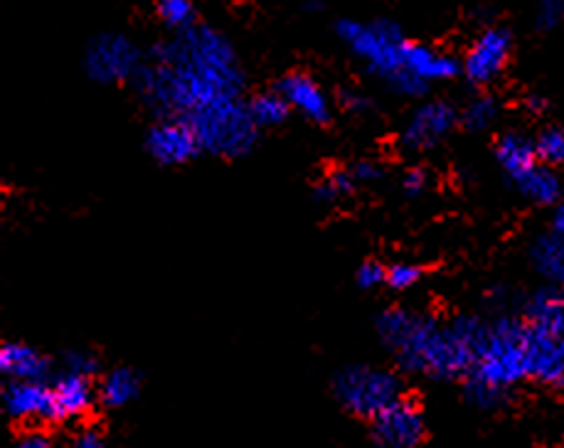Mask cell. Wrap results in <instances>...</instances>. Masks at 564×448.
I'll use <instances>...</instances> for the list:
<instances>
[{
    "label": "cell",
    "instance_id": "obj_31",
    "mask_svg": "<svg viewBox=\"0 0 564 448\" xmlns=\"http://www.w3.org/2000/svg\"><path fill=\"white\" fill-rule=\"evenodd\" d=\"M65 368L67 372H77V374H89L97 370V360H94L89 352H82V350H75L69 352V356L65 358Z\"/></svg>",
    "mask_w": 564,
    "mask_h": 448
},
{
    "label": "cell",
    "instance_id": "obj_28",
    "mask_svg": "<svg viewBox=\"0 0 564 448\" xmlns=\"http://www.w3.org/2000/svg\"><path fill=\"white\" fill-rule=\"evenodd\" d=\"M420 278H422V269L420 266H414V264H392L388 269V281H384V284H388L394 291H410V288H414L416 284H420Z\"/></svg>",
    "mask_w": 564,
    "mask_h": 448
},
{
    "label": "cell",
    "instance_id": "obj_18",
    "mask_svg": "<svg viewBox=\"0 0 564 448\" xmlns=\"http://www.w3.org/2000/svg\"><path fill=\"white\" fill-rule=\"evenodd\" d=\"M496 155H498L500 168L506 171V175L513 183L540 163L535 141L528 139L525 133H518V131H510V133L500 135L498 145H496Z\"/></svg>",
    "mask_w": 564,
    "mask_h": 448
},
{
    "label": "cell",
    "instance_id": "obj_21",
    "mask_svg": "<svg viewBox=\"0 0 564 448\" xmlns=\"http://www.w3.org/2000/svg\"><path fill=\"white\" fill-rule=\"evenodd\" d=\"M530 259L542 278L564 288V237L555 232L538 237L530 249Z\"/></svg>",
    "mask_w": 564,
    "mask_h": 448
},
{
    "label": "cell",
    "instance_id": "obj_34",
    "mask_svg": "<svg viewBox=\"0 0 564 448\" xmlns=\"http://www.w3.org/2000/svg\"><path fill=\"white\" fill-rule=\"evenodd\" d=\"M350 173H352L355 183H372V181H378V178H380V168H378V163H370V161H360V163H355L352 168H350Z\"/></svg>",
    "mask_w": 564,
    "mask_h": 448
},
{
    "label": "cell",
    "instance_id": "obj_2",
    "mask_svg": "<svg viewBox=\"0 0 564 448\" xmlns=\"http://www.w3.org/2000/svg\"><path fill=\"white\" fill-rule=\"evenodd\" d=\"M486 323L458 318L452 326H438L430 316L390 308L378 318V332L397 362L406 372L426 374L434 380L466 378L474 368L476 350Z\"/></svg>",
    "mask_w": 564,
    "mask_h": 448
},
{
    "label": "cell",
    "instance_id": "obj_19",
    "mask_svg": "<svg viewBox=\"0 0 564 448\" xmlns=\"http://www.w3.org/2000/svg\"><path fill=\"white\" fill-rule=\"evenodd\" d=\"M0 370L10 382H43L47 374V360L23 342H6L0 350Z\"/></svg>",
    "mask_w": 564,
    "mask_h": 448
},
{
    "label": "cell",
    "instance_id": "obj_13",
    "mask_svg": "<svg viewBox=\"0 0 564 448\" xmlns=\"http://www.w3.org/2000/svg\"><path fill=\"white\" fill-rule=\"evenodd\" d=\"M528 370L530 380L564 387V338L545 336L528 326Z\"/></svg>",
    "mask_w": 564,
    "mask_h": 448
},
{
    "label": "cell",
    "instance_id": "obj_9",
    "mask_svg": "<svg viewBox=\"0 0 564 448\" xmlns=\"http://www.w3.org/2000/svg\"><path fill=\"white\" fill-rule=\"evenodd\" d=\"M456 123H462V119H458L454 103L444 99L426 101L420 109H414L410 121L404 123L402 145L406 151L416 153L430 151L456 129Z\"/></svg>",
    "mask_w": 564,
    "mask_h": 448
},
{
    "label": "cell",
    "instance_id": "obj_23",
    "mask_svg": "<svg viewBox=\"0 0 564 448\" xmlns=\"http://www.w3.org/2000/svg\"><path fill=\"white\" fill-rule=\"evenodd\" d=\"M249 111H252V119L257 121L259 129H271V127H281V123L289 119L291 107L274 89V91H261L257 97L249 99Z\"/></svg>",
    "mask_w": 564,
    "mask_h": 448
},
{
    "label": "cell",
    "instance_id": "obj_16",
    "mask_svg": "<svg viewBox=\"0 0 564 448\" xmlns=\"http://www.w3.org/2000/svg\"><path fill=\"white\" fill-rule=\"evenodd\" d=\"M525 323L545 336L564 338V288H540L525 306Z\"/></svg>",
    "mask_w": 564,
    "mask_h": 448
},
{
    "label": "cell",
    "instance_id": "obj_25",
    "mask_svg": "<svg viewBox=\"0 0 564 448\" xmlns=\"http://www.w3.org/2000/svg\"><path fill=\"white\" fill-rule=\"evenodd\" d=\"M458 119L468 131H486L498 119V101L488 94H480L466 103L464 111H458Z\"/></svg>",
    "mask_w": 564,
    "mask_h": 448
},
{
    "label": "cell",
    "instance_id": "obj_7",
    "mask_svg": "<svg viewBox=\"0 0 564 448\" xmlns=\"http://www.w3.org/2000/svg\"><path fill=\"white\" fill-rule=\"evenodd\" d=\"M139 45L123 33H101L85 50V72L97 85H121L139 77L143 67Z\"/></svg>",
    "mask_w": 564,
    "mask_h": 448
},
{
    "label": "cell",
    "instance_id": "obj_37",
    "mask_svg": "<svg viewBox=\"0 0 564 448\" xmlns=\"http://www.w3.org/2000/svg\"><path fill=\"white\" fill-rule=\"evenodd\" d=\"M346 101H348V107L350 109H365V107H370V101L368 99H362V97H350V94H348V97H346Z\"/></svg>",
    "mask_w": 564,
    "mask_h": 448
},
{
    "label": "cell",
    "instance_id": "obj_32",
    "mask_svg": "<svg viewBox=\"0 0 564 448\" xmlns=\"http://www.w3.org/2000/svg\"><path fill=\"white\" fill-rule=\"evenodd\" d=\"M426 185H430V175H426L422 168H412L404 173L402 187L406 195H422L426 190Z\"/></svg>",
    "mask_w": 564,
    "mask_h": 448
},
{
    "label": "cell",
    "instance_id": "obj_14",
    "mask_svg": "<svg viewBox=\"0 0 564 448\" xmlns=\"http://www.w3.org/2000/svg\"><path fill=\"white\" fill-rule=\"evenodd\" d=\"M94 390L87 374L65 372L50 387V422L79 419L89 412Z\"/></svg>",
    "mask_w": 564,
    "mask_h": 448
},
{
    "label": "cell",
    "instance_id": "obj_15",
    "mask_svg": "<svg viewBox=\"0 0 564 448\" xmlns=\"http://www.w3.org/2000/svg\"><path fill=\"white\" fill-rule=\"evenodd\" d=\"M404 67L412 77L422 79L424 85H430V87L438 85V81H452L458 75H464L462 62H458L454 55H448V52H442V50H434L430 45L412 43V40H410V47H406Z\"/></svg>",
    "mask_w": 564,
    "mask_h": 448
},
{
    "label": "cell",
    "instance_id": "obj_11",
    "mask_svg": "<svg viewBox=\"0 0 564 448\" xmlns=\"http://www.w3.org/2000/svg\"><path fill=\"white\" fill-rule=\"evenodd\" d=\"M145 151L161 165H183L200 153V143L185 119H159L145 135Z\"/></svg>",
    "mask_w": 564,
    "mask_h": 448
},
{
    "label": "cell",
    "instance_id": "obj_4",
    "mask_svg": "<svg viewBox=\"0 0 564 448\" xmlns=\"http://www.w3.org/2000/svg\"><path fill=\"white\" fill-rule=\"evenodd\" d=\"M336 33L355 57H358L370 75L382 79L400 97H424L432 87L412 77L404 67L410 40L402 28L388 18L378 20H338Z\"/></svg>",
    "mask_w": 564,
    "mask_h": 448
},
{
    "label": "cell",
    "instance_id": "obj_26",
    "mask_svg": "<svg viewBox=\"0 0 564 448\" xmlns=\"http://www.w3.org/2000/svg\"><path fill=\"white\" fill-rule=\"evenodd\" d=\"M538 155L542 163L562 165L564 163V129H547L538 135Z\"/></svg>",
    "mask_w": 564,
    "mask_h": 448
},
{
    "label": "cell",
    "instance_id": "obj_38",
    "mask_svg": "<svg viewBox=\"0 0 564 448\" xmlns=\"http://www.w3.org/2000/svg\"><path fill=\"white\" fill-rule=\"evenodd\" d=\"M528 107H530L532 111H542V109L547 107V101L542 99V97H530V99H528Z\"/></svg>",
    "mask_w": 564,
    "mask_h": 448
},
{
    "label": "cell",
    "instance_id": "obj_22",
    "mask_svg": "<svg viewBox=\"0 0 564 448\" xmlns=\"http://www.w3.org/2000/svg\"><path fill=\"white\" fill-rule=\"evenodd\" d=\"M139 394V374L129 368L111 370L101 382V402L107 406H127Z\"/></svg>",
    "mask_w": 564,
    "mask_h": 448
},
{
    "label": "cell",
    "instance_id": "obj_33",
    "mask_svg": "<svg viewBox=\"0 0 564 448\" xmlns=\"http://www.w3.org/2000/svg\"><path fill=\"white\" fill-rule=\"evenodd\" d=\"M67 448H109V444L99 431L85 429V431L72 436V441L67 444Z\"/></svg>",
    "mask_w": 564,
    "mask_h": 448
},
{
    "label": "cell",
    "instance_id": "obj_24",
    "mask_svg": "<svg viewBox=\"0 0 564 448\" xmlns=\"http://www.w3.org/2000/svg\"><path fill=\"white\" fill-rule=\"evenodd\" d=\"M155 15L171 33H185V30L197 25V10L193 0H159Z\"/></svg>",
    "mask_w": 564,
    "mask_h": 448
},
{
    "label": "cell",
    "instance_id": "obj_30",
    "mask_svg": "<svg viewBox=\"0 0 564 448\" xmlns=\"http://www.w3.org/2000/svg\"><path fill=\"white\" fill-rule=\"evenodd\" d=\"M355 278H358V286L360 288H378L380 284H384V281H388V269H384L378 262H365L358 269V274H355Z\"/></svg>",
    "mask_w": 564,
    "mask_h": 448
},
{
    "label": "cell",
    "instance_id": "obj_20",
    "mask_svg": "<svg viewBox=\"0 0 564 448\" xmlns=\"http://www.w3.org/2000/svg\"><path fill=\"white\" fill-rule=\"evenodd\" d=\"M516 187L522 197H528V200L535 205H555L562 200L560 175L552 171V165L542 161L535 168L522 175V178H518Z\"/></svg>",
    "mask_w": 564,
    "mask_h": 448
},
{
    "label": "cell",
    "instance_id": "obj_6",
    "mask_svg": "<svg viewBox=\"0 0 564 448\" xmlns=\"http://www.w3.org/2000/svg\"><path fill=\"white\" fill-rule=\"evenodd\" d=\"M336 397L348 412L365 416V419H375L402 397V387L400 380L388 370L352 364V368L338 372Z\"/></svg>",
    "mask_w": 564,
    "mask_h": 448
},
{
    "label": "cell",
    "instance_id": "obj_5",
    "mask_svg": "<svg viewBox=\"0 0 564 448\" xmlns=\"http://www.w3.org/2000/svg\"><path fill=\"white\" fill-rule=\"evenodd\" d=\"M185 121L193 127L200 151L219 155V159H242L259 139V127L245 99L215 103Z\"/></svg>",
    "mask_w": 564,
    "mask_h": 448
},
{
    "label": "cell",
    "instance_id": "obj_27",
    "mask_svg": "<svg viewBox=\"0 0 564 448\" xmlns=\"http://www.w3.org/2000/svg\"><path fill=\"white\" fill-rule=\"evenodd\" d=\"M355 187V178L350 171H336L330 173L326 181L318 185V200L323 203H336L340 197H348Z\"/></svg>",
    "mask_w": 564,
    "mask_h": 448
},
{
    "label": "cell",
    "instance_id": "obj_1",
    "mask_svg": "<svg viewBox=\"0 0 564 448\" xmlns=\"http://www.w3.org/2000/svg\"><path fill=\"white\" fill-rule=\"evenodd\" d=\"M133 81L161 119H193L215 103L242 99L245 69L225 33L197 23L153 47Z\"/></svg>",
    "mask_w": 564,
    "mask_h": 448
},
{
    "label": "cell",
    "instance_id": "obj_29",
    "mask_svg": "<svg viewBox=\"0 0 564 448\" xmlns=\"http://www.w3.org/2000/svg\"><path fill=\"white\" fill-rule=\"evenodd\" d=\"M564 23V0H540L535 10L538 30H555Z\"/></svg>",
    "mask_w": 564,
    "mask_h": 448
},
{
    "label": "cell",
    "instance_id": "obj_35",
    "mask_svg": "<svg viewBox=\"0 0 564 448\" xmlns=\"http://www.w3.org/2000/svg\"><path fill=\"white\" fill-rule=\"evenodd\" d=\"M13 448H52V441L43 431H28L18 436Z\"/></svg>",
    "mask_w": 564,
    "mask_h": 448
},
{
    "label": "cell",
    "instance_id": "obj_36",
    "mask_svg": "<svg viewBox=\"0 0 564 448\" xmlns=\"http://www.w3.org/2000/svg\"><path fill=\"white\" fill-rule=\"evenodd\" d=\"M552 229H555V234L564 237V197L557 203L555 215H552Z\"/></svg>",
    "mask_w": 564,
    "mask_h": 448
},
{
    "label": "cell",
    "instance_id": "obj_17",
    "mask_svg": "<svg viewBox=\"0 0 564 448\" xmlns=\"http://www.w3.org/2000/svg\"><path fill=\"white\" fill-rule=\"evenodd\" d=\"M3 402L6 412L18 422L50 419V387L43 382H10Z\"/></svg>",
    "mask_w": 564,
    "mask_h": 448
},
{
    "label": "cell",
    "instance_id": "obj_10",
    "mask_svg": "<svg viewBox=\"0 0 564 448\" xmlns=\"http://www.w3.org/2000/svg\"><path fill=\"white\" fill-rule=\"evenodd\" d=\"M424 414L406 397H400L372 419V436L382 448H416L424 441Z\"/></svg>",
    "mask_w": 564,
    "mask_h": 448
},
{
    "label": "cell",
    "instance_id": "obj_12",
    "mask_svg": "<svg viewBox=\"0 0 564 448\" xmlns=\"http://www.w3.org/2000/svg\"><path fill=\"white\" fill-rule=\"evenodd\" d=\"M276 91L286 99L291 111L313 123H326L333 117V103L316 79L304 75V72H291L276 85Z\"/></svg>",
    "mask_w": 564,
    "mask_h": 448
},
{
    "label": "cell",
    "instance_id": "obj_3",
    "mask_svg": "<svg viewBox=\"0 0 564 448\" xmlns=\"http://www.w3.org/2000/svg\"><path fill=\"white\" fill-rule=\"evenodd\" d=\"M528 378V323L513 318L486 323L474 368L466 374L468 400L494 409L506 402L508 390Z\"/></svg>",
    "mask_w": 564,
    "mask_h": 448
},
{
    "label": "cell",
    "instance_id": "obj_8",
    "mask_svg": "<svg viewBox=\"0 0 564 448\" xmlns=\"http://www.w3.org/2000/svg\"><path fill=\"white\" fill-rule=\"evenodd\" d=\"M510 52H513V35L506 28H486L466 50L462 72L476 87L494 85L506 72Z\"/></svg>",
    "mask_w": 564,
    "mask_h": 448
}]
</instances>
